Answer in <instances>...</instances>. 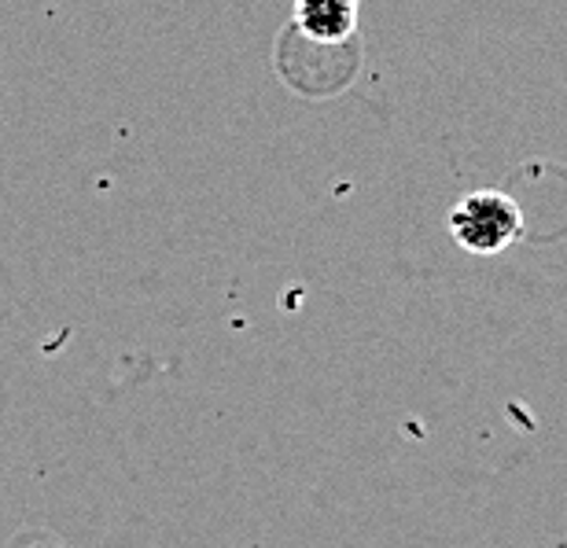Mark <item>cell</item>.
Returning <instances> with one entry per match:
<instances>
[{
	"label": "cell",
	"mask_w": 567,
	"mask_h": 548,
	"mask_svg": "<svg viewBox=\"0 0 567 548\" xmlns=\"http://www.w3.org/2000/svg\"><path fill=\"white\" fill-rule=\"evenodd\" d=\"M519 228H524V214L505 192H472L450 210V236L457 239V247L480 258L502 255L519 236Z\"/></svg>",
	"instance_id": "6da1fadb"
},
{
	"label": "cell",
	"mask_w": 567,
	"mask_h": 548,
	"mask_svg": "<svg viewBox=\"0 0 567 548\" xmlns=\"http://www.w3.org/2000/svg\"><path fill=\"white\" fill-rule=\"evenodd\" d=\"M295 22L306 38L339 44L354 38L358 0H295Z\"/></svg>",
	"instance_id": "7a4b0ae2"
}]
</instances>
